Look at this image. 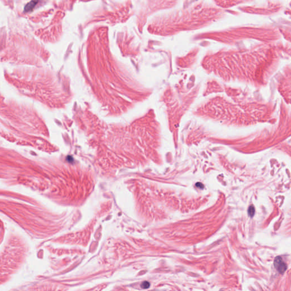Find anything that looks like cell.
I'll return each instance as SVG.
<instances>
[{"instance_id": "cell-1", "label": "cell", "mask_w": 291, "mask_h": 291, "mask_svg": "<svg viewBox=\"0 0 291 291\" xmlns=\"http://www.w3.org/2000/svg\"><path fill=\"white\" fill-rule=\"evenodd\" d=\"M274 266L280 273H283L286 271L287 266L280 257H277L274 261Z\"/></svg>"}, {"instance_id": "cell-5", "label": "cell", "mask_w": 291, "mask_h": 291, "mask_svg": "<svg viewBox=\"0 0 291 291\" xmlns=\"http://www.w3.org/2000/svg\"><path fill=\"white\" fill-rule=\"evenodd\" d=\"M195 185H196V187L197 188H200V189H203L204 188V185L202 183H197Z\"/></svg>"}, {"instance_id": "cell-3", "label": "cell", "mask_w": 291, "mask_h": 291, "mask_svg": "<svg viewBox=\"0 0 291 291\" xmlns=\"http://www.w3.org/2000/svg\"><path fill=\"white\" fill-rule=\"evenodd\" d=\"M255 207L253 205H251L249 206V209H248V214H249V216L250 217H253L254 216V214H255Z\"/></svg>"}, {"instance_id": "cell-4", "label": "cell", "mask_w": 291, "mask_h": 291, "mask_svg": "<svg viewBox=\"0 0 291 291\" xmlns=\"http://www.w3.org/2000/svg\"><path fill=\"white\" fill-rule=\"evenodd\" d=\"M150 286V284L148 282H143V283H142V284H141V287H142V288H144V289H147V288H149Z\"/></svg>"}, {"instance_id": "cell-2", "label": "cell", "mask_w": 291, "mask_h": 291, "mask_svg": "<svg viewBox=\"0 0 291 291\" xmlns=\"http://www.w3.org/2000/svg\"><path fill=\"white\" fill-rule=\"evenodd\" d=\"M38 1H39V0H31L25 7L24 11L25 12L31 11L34 8V7L36 6V5L38 3Z\"/></svg>"}]
</instances>
